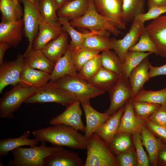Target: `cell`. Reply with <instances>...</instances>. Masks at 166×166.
<instances>
[{
	"label": "cell",
	"instance_id": "1",
	"mask_svg": "<svg viewBox=\"0 0 166 166\" xmlns=\"http://www.w3.org/2000/svg\"><path fill=\"white\" fill-rule=\"evenodd\" d=\"M32 133L39 141L47 142L53 146L78 149L87 148V140L84 135L73 128L64 124L38 129L33 131Z\"/></svg>",
	"mask_w": 166,
	"mask_h": 166
},
{
	"label": "cell",
	"instance_id": "2",
	"mask_svg": "<svg viewBox=\"0 0 166 166\" xmlns=\"http://www.w3.org/2000/svg\"><path fill=\"white\" fill-rule=\"evenodd\" d=\"M39 146L19 147L13 150V159L9 165L14 166H44L45 159L55 152L64 148L63 147H47L45 142Z\"/></svg>",
	"mask_w": 166,
	"mask_h": 166
},
{
	"label": "cell",
	"instance_id": "3",
	"mask_svg": "<svg viewBox=\"0 0 166 166\" xmlns=\"http://www.w3.org/2000/svg\"><path fill=\"white\" fill-rule=\"evenodd\" d=\"M54 83L81 103L90 101L91 99L103 94L105 92L90 85L78 73L73 75L65 76Z\"/></svg>",
	"mask_w": 166,
	"mask_h": 166
},
{
	"label": "cell",
	"instance_id": "4",
	"mask_svg": "<svg viewBox=\"0 0 166 166\" xmlns=\"http://www.w3.org/2000/svg\"><path fill=\"white\" fill-rule=\"evenodd\" d=\"M38 89L21 82L14 85L12 89L6 92L0 98V118H13L14 113Z\"/></svg>",
	"mask_w": 166,
	"mask_h": 166
},
{
	"label": "cell",
	"instance_id": "5",
	"mask_svg": "<svg viewBox=\"0 0 166 166\" xmlns=\"http://www.w3.org/2000/svg\"><path fill=\"white\" fill-rule=\"evenodd\" d=\"M69 22L73 27L87 28L91 31L106 30L117 37L123 34L107 18L98 12L94 0H89L88 9L83 15L69 20Z\"/></svg>",
	"mask_w": 166,
	"mask_h": 166
},
{
	"label": "cell",
	"instance_id": "6",
	"mask_svg": "<svg viewBox=\"0 0 166 166\" xmlns=\"http://www.w3.org/2000/svg\"><path fill=\"white\" fill-rule=\"evenodd\" d=\"M87 156L84 166H117L116 156L96 133L87 140Z\"/></svg>",
	"mask_w": 166,
	"mask_h": 166
},
{
	"label": "cell",
	"instance_id": "7",
	"mask_svg": "<svg viewBox=\"0 0 166 166\" xmlns=\"http://www.w3.org/2000/svg\"><path fill=\"white\" fill-rule=\"evenodd\" d=\"M75 100L68 93L58 87L54 82H49L39 88L25 101L26 103L54 102L68 107Z\"/></svg>",
	"mask_w": 166,
	"mask_h": 166
},
{
	"label": "cell",
	"instance_id": "8",
	"mask_svg": "<svg viewBox=\"0 0 166 166\" xmlns=\"http://www.w3.org/2000/svg\"><path fill=\"white\" fill-rule=\"evenodd\" d=\"M145 28L144 23L134 19L128 32L122 39L110 38L112 49L117 54L123 64L127 52L136 44Z\"/></svg>",
	"mask_w": 166,
	"mask_h": 166
},
{
	"label": "cell",
	"instance_id": "9",
	"mask_svg": "<svg viewBox=\"0 0 166 166\" xmlns=\"http://www.w3.org/2000/svg\"><path fill=\"white\" fill-rule=\"evenodd\" d=\"M23 3V29L27 38L29 45L26 52L32 48L35 37L39 31L40 24L42 19L37 5L28 0H21Z\"/></svg>",
	"mask_w": 166,
	"mask_h": 166
},
{
	"label": "cell",
	"instance_id": "10",
	"mask_svg": "<svg viewBox=\"0 0 166 166\" xmlns=\"http://www.w3.org/2000/svg\"><path fill=\"white\" fill-rule=\"evenodd\" d=\"M25 61L23 55L19 54L13 61H3L0 65V93L9 85H16L21 82V74Z\"/></svg>",
	"mask_w": 166,
	"mask_h": 166
},
{
	"label": "cell",
	"instance_id": "11",
	"mask_svg": "<svg viewBox=\"0 0 166 166\" xmlns=\"http://www.w3.org/2000/svg\"><path fill=\"white\" fill-rule=\"evenodd\" d=\"M109 93L110 105L105 112L111 115L124 106L127 101L131 98L132 90L128 78L120 77L117 82Z\"/></svg>",
	"mask_w": 166,
	"mask_h": 166
},
{
	"label": "cell",
	"instance_id": "12",
	"mask_svg": "<svg viewBox=\"0 0 166 166\" xmlns=\"http://www.w3.org/2000/svg\"><path fill=\"white\" fill-rule=\"evenodd\" d=\"M81 102L75 100L66 107L62 113L52 118L49 121L52 125L64 124L70 126L77 130L85 132V126L81 120L82 110Z\"/></svg>",
	"mask_w": 166,
	"mask_h": 166
},
{
	"label": "cell",
	"instance_id": "13",
	"mask_svg": "<svg viewBox=\"0 0 166 166\" xmlns=\"http://www.w3.org/2000/svg\"><path fill=\"white\" fill-rule=\"evenodd\" d=\"M146 30L155 45L157 55L166 58V15L154 19Z\"/></svg>",
	"mask_w": 166,
	"mask_h": 166
},
{
	"label": "cell",
	"instance_id": "14",
	"mask_svg": "<svg viewBox=\"0 0 166 166\" xmlns=\"http://www.w3.org/2000/svg\"><path fill=\"white\" fill-rule=\"evenodd\" d=\"M122 3L117 0H100L96 7L100 14L107 18L118 29H126V22L123 16Z\"/></svg>",
	"mask_w": 166,
	"mask_h": 166
},
{
	"label": "cell",
	"instance_id": "15",
	"mask_svg": "<svg viewBox=\"0 0 166 166\" xmlns=\"http://www.w3.org/2000/svg\"><path fill=\"white\" fill-rule=\"evenodd\" d=\"M63 31L59 21L53 23L42 19L39 25L38 34L32 48L42 50L49 42L58 37Z\"/></svg>",
	"mask_w": 166,
	"mask_h": 166
},
{
	"label": "cell",
	"instance_id": "16",
	"mask_svg": "<svg viewBox=\"0 0 166 166\" xmlns=\"http://www.w3.org/2000/svg\"><path fill=\"white\" fill-rule=\"evenodd\" d=\"M81 104L85 117L86 124L84 136L87 140L111 115L106 112L101 113L97 111L91 106L90 101Z\"/></svg>",
	"mask_w": 166,
	"mask_h": 166
},
{
	"label": "cell",
	"instance_id": "17",
	"mask_svg": "<svg viewBox=\"0 0 166 166\" xmlns=\"http://www.w3.org/2000/svg\"><path fill=\"white\" fill-rule=\"evenodd\" d=\"M144 125L143 121L135 113L132 100L129 98L124 105L117 133L124 132L132 134L140 132Z\"/></svg>",
	"mask_w": 166,
	"mask_h": 166
},
{
	"label": "cell",
	"instance_id": "18",
	"mask_svg": "<svg viewBox=\"0 0 166 166\" xmlns=\"http://www.w3.org/2000/svg\"><path fill=\"white\" fill-rule=\"evenodd\" d=\"M23 23L22 19L0 23V42L10 47H16L22 40Z\"/></svg>",
	"mask_w": 166,
	"mask_h": 166
},
{
	"label": "cell",
	"instance_id": "19",
	"mask_svg": "<svg viewBox=\"0 0 166 166\" xmlns=\"http://www.w3.org/2000/svg\"><path fill=\"white\" fill-rule=\"evenodd\" d=\"M84 163L77 153L63 148L47 156L44 166H84Z\"/></svg>",
	"mask_w": 166,
	"mask_h": 166
},
{
	"label": "cell",
	"instance_id": "20",
	"mask_svg": "<svg viewBox=\"0 0 166 166\" xmlns=\"http://www.w3.org/2000/svg\"><path fill=\"white\" fill-rule=\"evenodd\" d=\"M151 64L148 57L131 71L128 79L132 90V100L150 78L149 70Z\"/></svg>",
	"mask_w": 166,
	"mask_h": 166
},
{
	"label": "cell",
	"instance_id": "21",
	"mask_svg": "<svg viewBox=\"0 0 166 166\" xmlns=\"http://www.w3.org/2000/svg\"><path fill=\"white\" fill-rule=\"evenodd\" d=\"M58 21L61 25L62 30L70 36L71 41L69 47L73 51L81 47L84 40L87 37L94 34H100L109 37L111 34L106 30L90 31L85 33L80 32L74 29L70 25L69 20L65 17H59Z\"/></svg>",
	"mask_w": 166,
	"mask_h": 166
},
{
	"label": "cell",
	"instance_id": "22",
	"mask_svg": "<svg viewBox=\"0 0 166 166\" xmlns=\"http://www.w3.org/2000/svg\"><path fill=\"white\" fill-rule=\"evenodd\" d=\"M72 52L69 47L65 54L55 63L50 74V81L55 82L65 76L73 75L77 73L73 60Z\"/></svg>",
	"mask_w": 166,
	"mask_h": 166
},
{
	"label": "cell",
	"instance_id": "23",
	"mask_svg": "<svg viewBox=\"0 0 166 166\" xmlns=\"http://www.w3.org/2000/svg\"><path fill=\"white\" fill-rule=\"evenodd\" d=\"M68 34L63 31L57 38L49 42L42 49L45 56L55 64L66 53L69 44Z\"/></svg>",
	"mask_w": 166,
	"mask_h": 166
},
{
	"label": "cell",
	"instance_id": "24",
	"mask_svg": "<svg viewBox=\"0 0 166 166\" xmlns=\"http://www.w3.org/2000/svg\"><path fill=\"white\" fill-rule=\"evenodd\" d=\"M21 82L39 88L45 86L50 80V74L33 69L25 62L21 74Z\"/></svg>",
	"mask_w": 166,
	"mask_h": 166
},
{
	"label": "cell",
	"instance_id": "25",
	"mask_svg": "<svg viewBox=\"0 0 166 166\" xmlns=\"http://www.w3.org/2000/svg\"><path fill=\"white\" fill-rule=\"evenodd\" d=\"M124 109V105L111 115L95 133L107 145L118 132Z\"/></svg>",
	"mask_w": 166,
	"mask_h": 166
},
{
	"label": "cell",
	"instance_id": "26",
	"mask_svg": "<svg viewBox=\"0 0 166 166\" xmlns=\"http://www.w3.org/2000/svg\"><path fill=\"white\" fill-rule=\"evenodd\" d=\"M140 133L142 144L148 153L150 165L158 166L157 156L163 142L156 137L145 125Z\"/></svg>",
	"mask_w": 166,
	"mask_h": 166
},
{
	"label": "cell",
	"instance_id": "27",
	"mask_svg": "<svg viewBox=\"0 0 166 166\" xmlns=\"http://www.w3.org/2000/svg\"><path fill=\"white\" fill-rule=\"evenodd\" d=\"M25 62L31 68L51 74L55 64L51 62L41 49L32 48L23 54Z\"/></svg>",
	"mask_w": 166,
	"mask_h": 166
},
{
	"label": "cell",
	"instance_id": "28",
	"mask_svg": "<svg viewBox=\"0 0 166 166\" xmlns=\"http://www.w3.org/2000/svg\"><path fill=\"white\" fill-rule=\"evenodd\" d=\"M119 78L117 74L101 67L94 76L87 81L95 88L109 92Z\"/></svg>",
	"mask_w": 166,
	"mask_h": 166
},
{
	"label": "cell",
	"instance_id": "29",
	"mask_svg": "<svg viewBox=\"0 0 166 166\" xmlns=\"http://www.w3.org/2000/svg\"><path fill=\"white\" fill-rule=\"evenodd\" d=\"M89 0H72L65 2L58 9V17H62L72 20L83 15L86 12Z\"/></svg>",
	"mask_w": 166,
	"mask_h": 166
},
{
	"label": "cell",
	"instance_id": "30",
	"mask_svg": "<svg viewBox=\"0 0 166 166\" xmlns=\"http://www.w3.org/2000/svg\"><path fill=\"white\" fill-rule=\"evenodd\" d=\"M30 134V131L27 130L19 137L0 140V156L8 155L10 151L22 146L37 145L39 141L35 138H28Z\"/></svg>",
	"mask_w": 166,
	"mask_h": 166
},
{
	"label": "cell",
	"instance_id": "31",
	"mask_svg": "<svg viewBox=\"0 0 166 166\" xmlns=\"http://www.w3.org/2000/svg\"><path fill=\"white\" fill-rule=\"evenodd\" d=\"M108 145L115 156L135 148L132 134L126 132L117 133Z\"/></svg>",
	"mask_w": 166,
	"mask_h": 166
},
{
	"label": "cell",
	"instance_id": "32",
	"mask_svg": "<svg viewBox=\"0 0 166 166\" xmlns=\"http://www.w3.org/2000/svg\"><path fill=\"white\" fill-rule=\"evenodd\" d=\"M100 55L102 67L120 77L122 76L123 63L116 52L109 49L102 51Z\"/></svg>",
	"mask_w": 166,
	"mask_h": 166
},
{
	"label": "cell",
	"instance_id": "33",
	"mask_svg": "<svg viewBox=\"0 0 166 166\" xmlns=\"http://www.w3.org/2000/svg\"><path fill=\"white\" fill-rule=\"evenodd\" d=\"M145 0H123L122 8L125 22L133 21L138 14L144 13Z\"/></svg>",
	"mask_w": 166,
	"mask_h": 166
},
{
	"label": "cell",
	"instance_id": "34",
	"mask_svg": "<svg viewBox=\"0 0 166 166\" xmlns=\"http://www.w3.org/2000/svg\"><path fill=\"white\" fill-rule=\"evenodd\" d=\"M152 53L151 52H139L129 50L126 54L123 64L121 76L128 78L132 70Z\"/></svg>",
	"mask_w": 166,
	"mask_h": 166
},
{
	"label": "cell",
	"instance_id": "35",
	"mask_svg": "<svg viewBox=\"0 0 166 166\" xmlns=\"http://www.w3.org/2000/svg\"><path fill=\"white\" fill-rule=\"evenodd\" d=\"M35 2L43 20L53 23L59 22L58 7L54 0H35Z\"/></svg>",
	"mask_w": 166,
	"mask_h": 166
},
{
	"label": "cell",
	"instance_id": "36",
	"mask_svg": "<svg viewBox=\"0 0 166 166\" xmlns=\"http://www.w3.org/2000/svg\"><path fill=\"white\" fill-rule=\"evenodd\" d=\"M161 105L166 104V86L157 91L146 90L142 88L132 99Z\"/></svg>",
	"mask_w": 166,
	"mask_h": 166
},
{
	"label": "cell",
	"instance_id": "37",
	"mask_svg": "<svg viewBox=\"0 0 166 166\" xmlns=\"http://www.w3.org/2000/svg\"><path fill=\"white\" fill-rule=\"evenodd\" d=\"M86 47L100 52L112 49L110 39L100 34H94L86 38L82 42L81 47Z\"/></svg>",
	"mask_w": 166,
	"mask_h": 166
},
{
	"label": "cell",
	"instance_id": "38",
	"mask_svg": "<svg viewBox=\"0 0 166 166\" xmlns=\"http://www.w3.org/2000/svg\"><path fill=\"white\" fill-rule=\"evenodd\" d=\"M1 22H14L21 19L22 14L13 0H0Z\"/></svg>",
	"mask_w": 166,
	"mask_h": 166
},
{
	"label": "cell",
	"instance_id": "39",
	"mask_svg": "<svg viewBox=\"0 0 166 166\" xmlns=\"http://www.w3.org/2000/svg\"><path fill=\"white\" fill-rule=\"evenodd\" d=\"M100 52L98 50L84 47L73 51V59L77 71H79L85 64L99 54Z\"/></svg>",
	"mask_w": 166,
	"mask_h": 166
},
{
	"label": "cell",
	"instance_id": "40",
	"mask_svg": "<svg viewBox=\"0 0 166 166\" xmlns=\"http://www.w3.org/2000/svg\"><path fill=\"white\" fill-rule=\"evenodd\" d=\"M101 67V57L99 54L85 64L78 73L87 81L94 76Z\"/></svg>",
	"mask_w": 166,
	"mask_h": 166
},
{
	"label": "cell",
	"instance_id": "41",
	"mask_svg": "<svg viewBox=\"0 0 166 166\" xmlns=\"http://www.w3.org/2000/svg\"><path fill=\"white\" fill-rule=\"evenodd\" d=\"M132 103L135 113L142 120L148 119L161 105L143 101H132Z\"/></svg>",
	"mask_w": 166,
	"mask_h": 166
},
{
	"label": "cell",
	"instance_id": "42",
	"mask_svg": "<svg viewBox=\"0 0 166 166\" xmlns=\"http://www.w3.org/2000/svg\"><path fill=\"white\" fill-rule=\"evenodd\" d=\"M129 50L143 52H151L157 54L155 45L145 30L140 35L139 42Z\"/></svg>",
	"mask_w": 166,
	"mask_h": 166
},
{
	"label": "cell",
	"instance_id": "43",
	"mask_svg": "<svg viewBox=\"0 0 166 166\" xmlns=\"http://www.w3.org/2000/svg\"><path fill=\"white\" fill-rule=\"evenodd\" d=\"M132 138L138 157V166H150L148 155L145 151L142 144L140 132L132 134Z\"/></svg>",
	"mask_w": 166,
	"mask_h": 166
},
{
	"label": "cell",
	"instance_id": "44",
	"mask_svg": "<svg viewBox=\"0 0 166 166\" xmlns=\"http://www.w3.org/2000/svg\"><path fill=\"white\" fill-rule=\"evenodd\" d=\"M117 166H138V160L135 148L116 156Z\"/></svg>",
	"mask_w": 166,
	"mask_h": 166
},
{
	"label": "cell",
	"instance_id": "45",
	"mask_svg": "<svg viewBox=\"0 0 166 166\" xmlns=\"http://www.w3.org/2000/svg\"><path fill=\"white\" fill-rule=\"evenodd\" d=\"M164 13H166V6L153 7L149 9L147 13L138 14L134 19L139 20L144 23L149 20L156 19Z\"/></svg>",
	"mask_w": 166,
	"mask_h": 166
},
{
	"label": "cell",
	"instance_id": "46",
	"mask_svg": "<svg viewBox=\"0 0 166 166\" xmlns=\"http://www.w3.org/2000/svg\"><path fill=\"white\" fill-rule=\"evenodd\" d=\"M145 126L156 138L166 143V127L156 124L148 119L143 120Z\"/></svg>",
	"mask_w": 166,
	"mask_h": 166
},
{
	"label": "cell",
	"instance_id": "47",
	"mask_svg": "<svg viewBox=\"0 0 166 166\" xmlns=\"http://www.w3.org/2000/svg\"><path fill=\"white\" fill-rule=\"evenodd\" d=\"M148 119L156 124L166 127V104L161 105Z\"/></svg>",
	"mask_w": 166,
	"mask_h": 166
},
{
	"label": "cell",
	"instance_id": "48",
	"mask_svg": "<svg viewBox=\"0 0 166 166\" xmlns=\"http://www.w3.org/2000/svg\"><path fill=\"white\" fill-rule=\"evenodd\" d=\"M149 75L150 78L166 75V64L158 67L153 66L151 64L149 70Z\"/></svg>",
	"mask_w": 166,
	"mask_h": 166
},
{
	"label": "cell",
	"instance_id": "49",
	"mask_svg": "<svg viewBox=\"0 0 166 166\" xmlns=\"http://www.w3.org/2000/svg\"><path fill=\"white\" fill-rule=\"evenodd\" d=\"M158 166H166V143H163L157 157Z\"/></svg>",
	"mask_w": 166,
	"mask_h": 166
},
{
	"label": "cell",
	"instance_id": "50",
	"mask_svg": "<svg viewBox=\"0 0 166 166\" xmlns=\"http://www.w3.org/2000/svg\"><path fill=\"white\" fill-rule=\"evenodd\" d=\"M148 10L153 7L166 6V0H147Z\"/></svg>",
	"mask_w": 166,
	"mask_h": 166
},
{
	"label": "cell",
	"instance_id": "51",
	"mask_svg": "<svg viewBox=\"0 0 166 166\" xmlns=\"http://www.w3.org/2000/svg\"><path fill=\"white\" fill-rule=\"evenodd\" d=\"M10 48V46L7 44L0 42V65L4 61V57L6 51Z\"/></svg>",
	"mask_w": 166,
	"mask_h": 166
},
{
	"label": "cell",
	"instance_id": "52",
	"mask_svg": "<svg viewBox=\"0 0 166 166\" xmlns=\"http://www.w3.org/2000/svg\"><path fill=\"white\" fill-rule=\"evenodd\" d=\"M54 1L57 3L58 8L66 2V0H54Z\"/></svg>",
	"mask_w": 166,
	"mask_h": 166
},
{
	"label": "cell",
	"instance_id": "53",
	"mask_svg": "<svg viewBox=\"0 0 166 166\" xmlns=\"http://www.w3.org/2000/svg\"><path fill=\"white\" fill-rule=\"evenodd\" d=\"M15 3L16 7L20 12L22 14V12L21 8L19 3L18 0H13Z\"/></svg>",
	"mask_w": 166,
	"mask_h": 166
},
{
	"label": "cell",
	"instance_id": "54",
	"mask_svg": "<svg viewBox=\"0 0 166 166\" xmlns=\"http://www.w3.org/2000/svg\"><path fill=\"white\" fill-rule=\"evenodd\" d=\"M96 7L99 4L100 0H94Z\"/></svg>",
	"mask_w": 166,
	"mask_h": 166
},
{
	"label": "cell",
	"instance_id": "55",
	"mask_svg": "<svg viewBox=\"0 0 166 166\" xmlns=\"http://www.w3.org/2000/svg\"><path fill=\"white\" fill-rule=\"evenodd\" d=\"M28 0L30 1V2H31L33 3H35V0Z\"/></svg>",
	"mask_w": 166,
	"mask_h": 166
},
{
	"label": "cell",
	"instance_id": "56",
	"mask_svg": "<svg viewBox=\"0 0 166 166\" xmlns=\"http://www.w3.org/2000/svg\"><path fill=\"white\" fill-rule=\"evenodd\" d=\"M119 2H121L122 3V1H123V0H117Z\"/></svg>",
	"mask_w": 166,
	"mask_h": 166
},
{
	"label": "cell",
	"instance_id": "57",
	"mask_svg": "<svg viewBox=\"0 0 166 166\" xmlns=\"http://www.w3.org/2000/svg\"><path fill=\"white\" fill-rule=\"evenodd\" d=\"M72 0H66V1H72Z\"/></svg>",
	"mask_w": 166,
	"mask_h": 166
}]
</instances>
